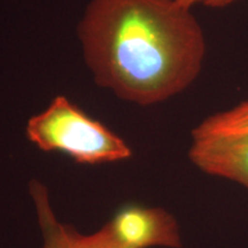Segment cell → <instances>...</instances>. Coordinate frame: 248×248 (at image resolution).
<instances>
[{"label": "cell", "mask_w": 248, "mask_h": 248, "mask_svg": "<svg viewBox=\"0 0 248 248\" xmlns=\"http://www.w3.org/2000/svg\"><path fill=\"white\" fill-rule=\"evenodd\" d=\"M77 36L97 85L139 106L185 91L206 58L202 28L175 0H90Z\"/></svg>", "instance_id": "6da1fadb"}, {"label": "cell", "mask_w": 248, "mask_h": 248, "mask_svg": "<svg viewBox=\"0 0 248 248\" xmlns=\"http://www.w3.org/2000/svg\"><path fill=\"white\" fill-rule=\"evenodd\" d=\"M26 135L44 152H61L83 164L128 160L132 152L120 136L94 120L64 95L28 121Z\"/></svg>", "instance_id": "7a4b0ae2"}, {"label": "cell", "mask_w": 248, "mask_h": 248, "mask_svg": "<svg viewBox=\"0 0 248 248\" xmlns=\"http://www.w3.org/2000/svg\"><path fill=\"white\" fill-rule=\"evenodd\" d=\"M188 157L207 175L248 190V100L201 121L191 132Z\"/></svg>", "instance_id": "3957f363"}, {"label": "cell", "mask_w": 248, "mask_h": 248, "mask_svg": "<svg viewBox=\"0 0 248 248\" xmlns=\"http://www.w3.org/2000/svg\"><path fill=\"white\" fill-rule=\"evenodd\" d=\"M111 233L126 248H181L177 221L162 208L125 206L107 223Z\"/></svg>", "instance_id": "277c9868"}, {"label": "cell", "mask_w": 248, "mask_h": 248, "mask_svg": "<svg viewBox=\"0 0 248 248\" xmlns=\"http://www.w3.org/2000/svg\"><path fill=\"white\" fill-rule=\"evenodd\" d=\"M29 187L36 207L44 248H126L115 239L108 224L95 233L82 234L71 225L60 223L49 204L46 186L33 179Z\"/></svg>", "instance_id": "5b68a950"}, {"label": "cell", "mask_w": 248, "mask_h": 248, "mask_svg": "<svg viewBox=\"0 0 248 248\" xmlns=\"http://www.w3.org/2000/svg\"><path fill=\"white\" fill-rule=\"evenodd\" d=\"M179 5L184 6L186 8L193 9L198 6H202L207 8H224L226 6H230L239 0H175Z\"/></svg>", "instance_id": "8992f818"}]
</instances>
